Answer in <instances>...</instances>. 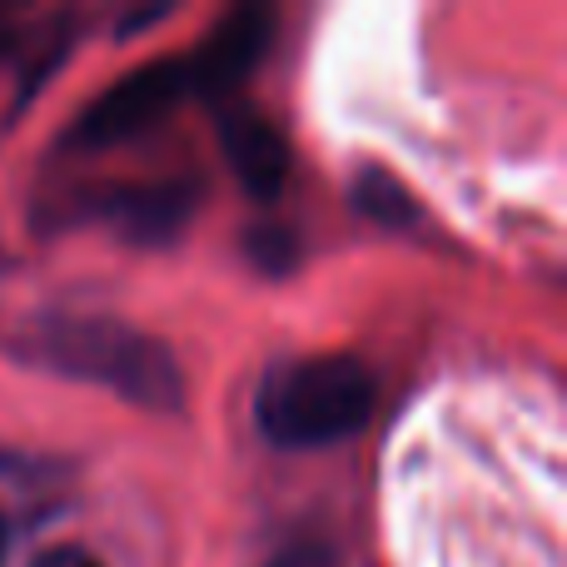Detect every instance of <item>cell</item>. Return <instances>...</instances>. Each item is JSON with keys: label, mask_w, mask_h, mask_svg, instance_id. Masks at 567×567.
Instances as JSON below:
<instances>
[{"label": "cell", "mask_w": 567, "mask_h": 567, "mask_svg": "<svg viewBox=\"0 0 567 567\" xmlns=\"http://www.w3.org/2000/svg\"><path fill=\"white\" fill-rule=\"evenodd\" d=\"M20 353L70 379H95L145 409H179L185 399L175 353L115 319H40L20 339Z\"/></svg>", "instance_id": "cell-1"}, {"label": "cell", "mask_w": 567, "mask_h": 567, "mask_svg": "<svg viewBox=\"0 0 567 567\" xmlns=\"http://www.w3.org/2000/svg\"><path fill=\"white\" fill-rule=\"evenodd\" d=\"M373 393V373L349 353L279 363L259 389V429L279 449H323L369 423Z\"/></svg>", "instance_id": "cell-2"}, {"label": "cell", "mask_w": 567, "mask_h": 567, "mask_svg": "<svg viewBox=\"0 0 567 567\" xmlns=\"http://www.w3.org/2000/svg\"><path fill=\"white\" fill-rule=\"evenodd\" d=\"M185 60H155V65H140L135 75L115 80L95 105L80 115L75 125V145H120V140H135L185 95Z\"/></svg>", "instance_id": "cell-3"}, {"label": "cell", "mask_w": 567, "mask_h": 567, "mask_svg": "<svg viewBox=\"0 0 567 567\" xmlns=\"http://www.w3.org/2000/svg\"><path fill=\"white\" fill-rule=\"evenodd\" d=\"M199 205V179H155V185H115L100 199V215L125 245H169Z\"/></svg>", "instance_id": "cell-4"}, {"label": "cell", "mask_w": 567, "mask_h": 567, "mask_svg": "<svg viewBox=\"0 0 567 567\" xmlns=\"http://www.w3.org/2000/svg\"><path fill=\"white\" fill-rule=\"evenodd\" d=\"M269 45V10L239 6L209 30V40L199 45L195 60H185V85L199 90L209 100H225L239 80L255 70V60Z\"/></svg>", "instance_id": "cell-5"}, {"label": "cell", "mask_w": 567, "mask_h": 567, "mask_svg": "<svg viewBox=\"0 0 567 567\" xmlns=\"http://www.w3.org/2000/svg\"><path fill=\"white\" fill-rule=\"evenodd\" d=\"M219 140L235 179L249 189L255 199H275L289 179V145L259 110H225L219 120Z\"/></svg>", "instance_id": "cell-6"}, {"label": "cell", "mask_w": 567, "mask_h": 567, "mask_svg": "<svg viewBox=\"0 0 567 567\" xmlns=\"http://www.w3.org/2000/svg\"><path fill=\"white\" fill-rule=\"evenodd\" d=\"M353 209L389 229H403L419 219V205H413L409 185H403L393 169H379V165L359 169V179H353Z\"/></svg>", "instance_id": "cell-7"}, {"label": "cell", "mask_w": 567, "mask_h": 567, "mask_svg": "<svg viewBox=\"0 0 567 567\" xmlns=\"http://www.w3.org/2000/svg\"><path fill=\"white\" fill-rule=\"evenodd\" d=\"M249 255H255V265L269 269V275H289L299 249H293V235H284V229H255V235H249Z\"/></svg>", "instance_id": "cell-8"}, {"label": "cell", "mask_w": 567, "mask_h": 567, "mask_svg": "<svg viewBox=\"0 0 567 567\" xmlns=\"http://www.w3.org/2000/svg\"><path fill=\"white\" fill-rule=\"evenodd\" d=\"M265 567H333V553L319 548V543H293V548H284Z\"/></svg>", "instance_id": "cell-9"}, {"label": "cell", "mask_w": 567, "mask_h": 567, "mask_svg": "<svg viewBox=\"0 0 567 567\" xmlns=\"http://www.w3.org/2000/svg\"><path fill=\"white\" fill-rule=\"evenodd\" d=\"M30 567H100L90 553H80V548H50V553H40Z\"/></svg>", "instance_id": "cell-10"}, {"label": "cell", "mask_w": 567, "mask_h": 567, "mask_svg": "<svg viewBox=\"0 0 567 567\" xmlns=\"http://www.w3.org/2000/svg\"><path fill=\"white\" fill-rule=\"evenodd\" d=\"M0 553H6V518H0Z\"/></svg>", "instance_id": "cell-11"}]
</instances>
